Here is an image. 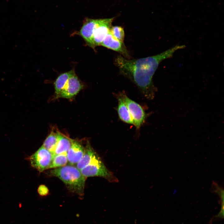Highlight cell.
<instances>
[{
    "instance_id": "cell-1",
    "label": "cell",
    "mask_w": 224,
    "mask_h": 224,
    "mask_svg": "<svg viewBox=\"0 0 224 224\" xmlns=\"http://www.w3.org/2000/svg\"><path fill=\"white\" fill-rule=\"evenodd\" d=\"M185 47L176 45L157 55L137 59H130L119 55L115 59V64L120 73L133 82L146 98L152 100L156 91L152 78L159 64Z\"/></svg>"
},
{
    "instance_id": "cell-2",
    "label": "cell",
    "mask_w": 224,
    "mask_h": 224,
    "mask_svg": "<svg viewBox=\"0 0 224 224\" xmlns=\"http://www.w3.org/2000/svg\"><path fill=\"white\" fill-rule=\"evenodd\" d=\"M48 174L61 180L70 192L80 196L84 195L86 178L76 166L66 165L51 170Z\"/></svg>"
},
{
    "instance_id": "cell-3",
    "label": "cell",
    "mask_w": 224,
    "mask_h": 224,
    "mask_svg": "<svg viewBox=\"0 0 224 224\" xmlns=\"http://www.w3.org/2000/svg\"><path fill=\"white\" fill-rule=\"evenodd\" d=\"M85 177L99 176L110 182H117V179L106 167L100 157L96 152L89 164L80 170Z\"/></svg>"
},
{
    "instance_id": "cell-4",
    "label": "cell",
    "mask_w": 224,
    "mask_h": 224,
    "mask_svg": "<svg viewBox=\"0 0 224 224\" xmlns=\"http://www.w3.org/2000/svg\"><path fill=\"white\" fill-rule=\"evenodd\" d=\"M131 118L133 125L138 130L145 123L147 114L139 104L129 98L124 92H121Z\"/></svg>"
},
{
    "instance_id": "cell-5",
    "label": "cell",
    "mask_w": 224,
    "mask_h": 224,
    "mask_svg": "<svg viewBox=\"0 0 224 224\" xmlns=\"http://www.w3.org/2000/svg\"><path fill=\"white\" fill-rule=\"evenodd\" d=\"M53 154L42 146L30 157L32 166L40 172L48 169L53 157Z\"/></svg>"
},
{
    "instance_id": "cell-6",
    "label": "cell",
    "mask_w": 224,
    "mask_h": 224,
    "mask_svg": "<svg viewBox=\"0 0 224 224\" xmlns=\"http://www.w3.org/2000/svg\"><path fill=\"white\" fill-rule=\"evenodd\" d=\"M114 18L99 19L98 24L95 30L92 38L93 49L100 45L103 41L109 32Z\"/></svg>"
},
{
    "instance_id": "cell-7",
    "label": "cell",
    "mask_w": 224,
    "mask_h": 224,
    "mask_svg": "<svg viewBox=\"0 0 224 224\" xmlns=\"http://www.w3.org/2000/svg\"><path fill=\"white\" fill-rule=\"evenodd\" d=\"M83 87L82 82L75 73L70 77L65 87L56 98L71 99L76 95Z\"/></svg>"
},
{
    "instance_id": "cell-8",
    "label": "cell",
    "mask_w": 224,
    "mask_h": 224,
    "mask_svg": "<svg viewBox=\"0 0 224 224\" xmlns=\"http://www.w3.org/2000/svg\"><path fill=\"white\" fill-rule=\"evenodd\" d=\"M100 45L120 53L126 58H130L129 52L124 42H121L115 38L110 30Z\"/></svg>"
},
{
    "instance_id": "cell-9",
    "label": "cell",
    "mask_w": 224,
    "mask_h": 224,
    "mask_svg": "<svg viewBox=\"0 0 224 224\" xmlns=\"http://www.w3.org/2000/svg\"><path fill=\"white\" fill-rule=\"evenodd\" d=\"M99 19H87L81 28L79 34L84 39L87 45L93 49L92 38Z\"/></svg>"
},
{
    "instance_id": "cell-10",
    "label": "cell",
    "mask_w": 224,
    "mask_h": 224,
    "mask_svg": "<svg viewBox=\"0 0 224 224\" xmlns=\"http://www.w3.org/2000/svg\"><path fill=\"white\" fill-rule=\"evenodd\" d=\"M84 147L79 142L72 139L71 147L67 152L68 162L70 165L76 164L82 158Z\"/></svg>"
},
{
    "instance_id": "cell-11",
    "label": "cell",
    "mask_w": 224,
    "mask_h": 224,
    "mask_svg": "<svg viewBox=\"0 0 224 224\" xmlns=\"http://www.w3.org/2000/svg\"><path fill=\"white\" fill-rule=\"evenodd\" d=\"M115 97L118 101V104L116 110L120 119L125 123L133 125L129 110L121 92L115 95Z\"/></svg>"
},
{
    "instance_id": "cell-12",
    "label": "cell",
    "mask_w": 224,
    "mask_h": 224,
    "mask_svg": "<svg viewBox=\"0 0 224 224\" xmlns=\"http://www.w3.org/2000/svg\"><path fill=\"white\" fill-rule=\"evenodd\" d=\"M75 73L74 70L63 73L56 79L54 83L55 98L63 89L70 77Z\"/></svg>"
},
{
    "instance_id": "cell-13",
    "label": "cell",
    "mask_w": 224,
    "mask_h": 224,
    "mask_svg": "<svg viewBox=\"0 0 224 224\" xmlns=\"http://www.w3.org/2000/svg\"><path fill=\"white\" fill-rule=\"evenodd\" d=\"M84 148L83 156L76 164V167L80 170L89 164L96 153L89 142H87Z\"/></svg>"
},
{
    "instance_id": "cell-14",
    "label": "cell",
    "mask_w": 224,
    "mask_h": 224,
    "mask_svg": "<svg viewBox=\"0 0 224 224\" xmlns=\"http://www.w3.org/2000/svg\"><path fill=\"white\" fill-rule=\"evenodd\" d=\"M72 139L59 132L58 140L53 155L67 152L70 148Z\"/></svg>"
},
{
    "instance_id": "cell-15",
    "label": "cell",
    "mask_w": 224,
    "mask_h": 224,
    "mask_svg": "<svg viewBox=\"0 0 224 224\" xmlns=\"http://www.w3.org/2000/svg\"><path fill=\"white\" fill-rule=\"evenodd\" d=\"M59 132L57 131L52 130L42 145L53 154L58 141Z\"/></svg>"
},
{
    "instance_id": "cell-16",
    "label": "cell",
    "mask_w": 224,
    "mask_h": 224,
    "mask_svg": "<svg viewBox=\"0 0 224 224\" xmlns=\"http://www.w3.org/2000/svg\"><path fill=\"white\" fill-rule=\"evenodd\" d=\"M68 162L66 152L54 155L48 169L56 168L65 166Z\"/></svg>"
},
{
    "instance_id": "cell-17",
    "label": "cell",
    "mask_w": 224,
    "mask_h": 224,
    "mask_svg": "<svg viewBox=\"0 0 224 224\" xmlns=\"http://www.w3.org/2000/svg\"><path fill=\"white\" fill-rule=\"evenodd\" d=\"M110 31L115 38L121 42H124L125 34L123 27L118 26H112L110 28Z\"/></svg>"
},
{
    "instance_id": "cell-18",
    "label": "cell",
    "mask_w": 224,
    "mask_h": 224,
    "mask_svg": "<svg viewBox=\"0 0 224 224\" xmlns=\"http://www.w3.org/2000/svg\"><path fill=\"white\" fill-rule=\"evenodd\" d=\"M37 191L39 195L42 197L47 196L49 193L48 188L45 185L42 184L39 186Z\"/></svg>"
}]
</instances>
